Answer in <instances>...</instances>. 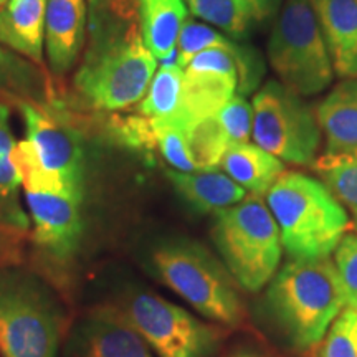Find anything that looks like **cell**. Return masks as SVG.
<instances>
[{
  "label": "cell",
  "mask_w": 357,
  "mask_h": 357,
  "mask_svg": "<svg viewBox=\"0 0 357 357\" xmlns=\"http://www.w3.org/2000/svg\"><path fill=\"white\" fill-rule=\"evenodd\" d=\"M88 47L75 86L84 101L119 111L144 98L158 60L142 38L137 0H88Z\"/></svg>",
  "instance_id": "cell-1"
},
{
  "label": "cell",
  "mask_w": 357,
  "mask_h": 357,
  "mask_svg": "<svg viewBox=\"0 0 357 357\" xmlns=\"http://www.w3.org/2000/svg\"><path fill=\"white\" fill-rule=\"evenodd\" d=\"M266 202L291 260L328 258L346 235L349 217L323 182L298 172L283 174Z\"/></svg>",
  "instance_id": "cell-2"
},
{
  "label": "cell",
  "mask_w": 357,
  "mask_h": 357,
  "mask_svg": "<svg viewBox=\"0 0 357 357\" xmlns=\"http://www.w3.org/2000/svg\"><path fill=\"white\" fill-rule=\"evenodd\" d=\"M266 298L281 329L298 349L319 344L346 306L344 289L329 257L288 261L271 281Z\"/></svg>",
  "instance_id": "cell-3"
},
{
  "label": "cell",
  "mask_w": 357,
  "mask_h": 357,
  "mask_svg": "<svg viewBox=\"0 0 357 357\" xmlns=\"http://www.w3.org/2000/svg\"><path fill=\"white\" fill-rule=\"evenodd\" d=\"M63 326V307L47 283L0 268V357H58Z\"/></svg>",
  "instance_id": "cell-4"
},
{
  "label": "cell",
  "mask_w": 357,
  "mask_h": 357,
  "mask_svg": "<svg viewBox=\"0 0 357 357\" xmlns=\"http://www.w3.org/2000/svg\"><path fill=\"white\" fill-rule=\"evenodd\" d=\"M160 281L215 323L238 326L245 307L234 276L202 245L190 240L160 243L151 255Z\"/></svg>",
  "instance_id": "cell-5"
},
{
  "label": "cell",
  "mask_w": 357,
  "mask_h": 357,
  "mask_svg": "<svg viewBox=\"0 0 357 357\" xmlns=\"http://www.w3.org/2000/svg\"><path fill=\"white\" fill-rule=\"evenodd\" d=\"M213 242L227 270L248 291H258L273 278L281 260L280 230L260 195L217 212Z\"/></svg>",
  "instance_id": "cell-6"
},
{
  "label": "cell",
  "mask_w": 357,
  "mask_h": 357,
  "mask_svg": "<svg viewBox=\"0 0 357 357\" xmlns=\"http://www.w3.org/2000/svg\"><path fill=\"white\" fill-rule=\"evenodd\" d=\"M275 73L298 96H314L333 82V63L311 0H288L268 40Z\"/></svg>",
  "instance_id": "cell-7"
},
{
  "label": "cell",
  "mask_w": 357,
  "mask_h": 357,
  "mask_svg": "<svg viewBox=\"0 0 357 357\" xmlns=\"http://www.w3.org/2000/svg\"><path fill=\"white\" fill-rule=\"evenodd\" d=\"M252 136L257 146L294 166H311L321 128L312 111L281 83L268 82L253 98Z\"/></svg>",
  "instance_id": "cell-8"
},
{
  "label": "cell",
  "mask_w": 357,
  "mask_h": 357,
  "mask_svg": "<svg viewBox=\"0 0 357 357\" xmlns=\"http://www.w3.org/2000/svg\"><path fill=\"white\" fill-rule=\"evenodd\" d=\"M116 314L159 357H212L217 351L218 333L213 326L158 294H128Z\"/></svg>",
  "instance_id": "cell-9"
},
{
  "label": "cell",
  "mask_w": 357,
  "mask_h": 357,
  "mask_svg": "<svg viewBox=\"0 0 357 357\" xmlns=\"http://www.w3.org/2000/svg\"><path fill=\"white\" fill-rule=\"evenodd\" d=\"M26 139L17 142L13 160L20 177H40L84 190V153L73 129L30 102H22Z\"/></svg>",
  "instance_id": "cell-10"
},
{
  "label": "cell",
  "mask_w": 357,
  "mask_h": 357,
  "mask_svg": "<svg viewBox=\"0 0 357 357\" xmlns=\"http://www.w3.org/2000/svg\"><path fill=\"white\" fill-rule=\"evenodd\" d=\"M33 240L53 261H70L83 238V192L24 187Z\"/></svg>",
  "instance_id": "cell-11"
},
{
  "label": "cell",
  "mask_w": 357,
  "mask_h": 357,
  "mask_svg": "<svg viewBox=\"0 0 357 357\" xmlns=\"http://www.w3.org/2000/svg\"><path fill=\"white\" fill-rule=\"evenodd\" d=\"M318 123L326 137V151L316 160V169L357 160V79L337 84L321 101Z\"/></svg>",
  "instance_id": "cell-12"
},
{
  "label": "cell",
  "mask_w": 357,
  "mask_h": 357,
  "mask_svg": "<svg viewBox=\"0 0 357 357\" xmlns=\"http://www.w3.org/2000/svg\"><path fill=\"white\" fill-rule=\"evenodd\" d=\"M86 0H47L45 52L56 75L73 68L86 38Z\"/></svg>",
  "instance_id": "cell-13"
},
{
  "label": "cell",
  "mask_w": 357,
  "mask_h": 357,
  "mask_svg": "<svg viewBox=\"0 0 357 357\" xmlns=\"http://www.w3.org/2000/svg\"><path fill=\"white\" fill-rule=\"evenodd\" d=\"M70 357H153L149 346L116 312L101 311L79 326Z\"/></svg>",
  "instance_id": "cell-14"
},
{
  "label": "cell",
  "mask_w": 357,
  "mask_h": 357,
  "mask_svg": "<svg viewBox=\"0 0 357 357\" xmlns=\"http://www.w3.org/2000/svg\"><path fill=\"white\" fill-rule=\"evenodd\" d=\"M333 68L357 78V0H311Z\"/></svg>",
  "instance_id": "cell-15"
},
{
  "label": "cell",
  "mask_w": 357,
  "mask_h": 357,
  "mask_svg": "<svg viewBox=\"0 0 357 357\" xmlns=\"http://www.w3.org/2000/svg\"><path fill=\"white\" fill-rule=\"evenodd\" d=\"M47 0H7L0 7V45L42 63Z\"/></svg>",
  "instance_id": "cell-16"
},
{
  "label": "cell",
  "mask_w": 357,
  "mask_h": 357,
  "mask_svg": "<svg viewBox=\"0 0 357 357\" xmlns=\"http://www.w3.org/2000/svg\"><path fill=\"white\" fill-rule=\"evenodd\" d=\"M167 177L178 195L202 213L225 211L247 197V190L243 187L217 169H202L194 172L167 171Z\"/></svg>",
  "instance_id": "cell-17"
},
{
  "label": "cell",
  "mask_w": 357,
  "mask_h": 357,
  "mask_svg": "<svg viewBox=\"0 0 357 357\" xmlns=\"http://www.w3.org/2000/svg\"><path fill=\"white\" fill-rule=\"evenodd\" d=\"M195 17L225 30L231 37H245L275 15L281 0H185Z\"/></svg>",
  "instance_id": "cell-18"
},
{
  "label": "cell",
  "mask_w": 357,
  "mask_h": 357,
  "mask_svg": "<svg viewBox=\"0 0 357 357\" xmlns=\"http://www.w3.org/2000/svg\"><path fill=\"white\" fill-rule=\"evenodd\" d=\"M185 3V0H137L142 38L155 60L176 58L178 35L187 20Z\"/></svg>",
  "instance_id": "cell-19"
},
{
  "label": "cell",
  "mask_w": 357,
  "mask_h": 357,
  "mask_svg": "<svg viewBox=\"0 0 357 357\" xmlns=\"http://www.w3.org/2000/svg\"><path fill=\"white\" fill-rule=\"evenodd\" d=\"M220 166L231 181L253 195H263L284 174L283 162L257 144H234L227 149Z\"/></svg>",
  "instance_id": "cell-20"
},
{
  "label": "cell",
  "mask_w": 357,
  "mask_h": 357,
  "mask_svg": "<svg viewBox=\"0 0 357 357\" xmlns=\"http://www.w3.org/2000/svg\"><path fill=\"white\" fill-rule=\"evenodd\" d=\"M15 139L8 123V109L0 105V229L24 234L30 218L20 204L22 177L13 160Z\"/></svg>",
  "instance_id": "cell-21"
},
{
  "label": "cell",
  "mask_w": 357,
  "mask_h": 357,
  "mask_svg": "<svg viewBox=\"0 0 357 357\" xmlns=\"http://www.w3.org/2000/svg\"><path fill=\"white\" fill-rule=\"evenodd\" d=\"M182 82L184 70L176 63V58L164 61L158 73H154L144 98L139 105V113L154 121H176L181 111Z\"/></svg>",
  "instance_id": "cell-22"
},
{
  "label": "cell",
  "mask_w": 357,
  "mask_h": 357,
  "mask_svg": "<svg viewBox=\"0 0 357 357\" xmlns=\"http://www.w3.org/2000/svg\"><path fill=\"white\" fill-rule=\"evenodd\" d=\"M187 139H189L190 153L197 164L199 171L202 169H217L227 149L230 147V141L223 131L217 114L211 118L200 119L190 128L185 129Z\"/></svg>",
  "instance_id": "cell-23"
},
{
  "label": "cell",
  "mask_w": 357,
  "mask_h": 357,
  "mask_svg": "<svg viewBox=\"0 0 357 357\" xmlns=\"http://www.w3.org/2000/svg\"><path fill=\"white\" fill-rule=\"evenodd\" d=\"M149 121L153 126L155 144L169 166L178 172L199 171L197 164L192 158L185 129L171 121H154V119H149Z\"/></svg>",
  "instance_id": "cell-24"
},
{
  "label": "cell",
  "mask_w": 357,
  "mask_h": 357,
  "mask_svg": "<svg viewBox=\"0 0 357 357\" xmlns=\"http://www.w3.org/2000/svg\"><path fill=\"white\" fill-rule=\"evenodd\" d=\"M234 47L235 43H231L229 38H225V35L218 33L217 30L211 29V26L187 19L181 30V35H178L176 48V63L184 70L185 65L200 52L211 50V48L230 50Z\"/></svg>",
  "instance_id": "cell-25"
},
{
  "label": "cell",
  "mask_w": 357,
  "mask_h": 357,
  "mask_svg": "<svg viewBox=\"0 0 357 357\" xmlns=\"http://www.w3.org/2000/svg\"><path fill=\"white\" fill-rule=\"evenodd\" d=\"M318 357H357V310H346L334 319Z\"/></svg>",
  "instance_id": "cell-26"
},
{
  "label": "cell",
  "mask_w": 357,
  "mask_h": 357,
  "mask_svg": "<svg viewBox=\"0 0 357 357\" xmlns=\"http://www.w3.org/2000/svg\"><path fill=\"white\" fill-rule=\"evenodd\" d=\"M218 121H220L223 131L229 137L230 146L243 144L250 141L252 136V123H253V108L243 96L235 95L227 102L223 108L217 113Z\"/></svg>",
  "instance_id": "cell-27"
},
{
  "label": "cell",
  "mask_w": 357,
  "mask_h": 357,
  "mask_svg": "<svg viewBox=\"0 0 357 357\" xmlns=\"http://www.w3.org/2000/svg\"><path fill=\"white\" fill-rule=\"evenodd\" d=\"M334 265L344 289L346 306L357 310V235L342 236L334 250Z\"/></svg>",
  "instance_id": "cell-28"
},
{
  "label": "cell",
  "mask_w": 357,
  "mask_h": 357,
  "mask_svg": "<svg viewBox=\"0 0 357 357\" xmlns=\"http://www.w3.org/2000/svg\"><path fill=\"white\" fill-rule=\"evenodd\" d=\"M318 172L328 190L354 213L357 220V160L321 169Z\"/></svg>",
  "instance_id": "cell-29"
},
{
  "label": "cell",
  "mask_w": 357,
  "mask_h": 357,
  "mask_svg": "<svg viewBox=\"0 0 357 357\" xmlns=\"http://www.w3.org/2000/svg\"><path fill=\"white\" fill-rule=\"evenodd\" d=\"M0 88L22 95L37 93L40 89L38 77L33 70L29 68L20 58L8 53L3 45H0Z\"/></svg>",
  "instance_id": "cell-30"
},
{
  "label": "cell",
  "mask_w": 357,
  "mask_h": 357,
  "mask_svg": "<svg viewBox=\"0 0 357 357\" xmlns=\"http://www.w3.org/2000/svg\"><path fill=\"white\" fill-rule=\"evenodd\" d=\"M231 357H260V356L252 354V352H238V354H234Z\"/></svg>",
  "instance_id": "cell-31"
},
{
  "label": "cell",
  "mask_w": 357,
  "mask_h": 357,
  "mask_svg": "<svg viewBox=\"0 0 357 357\" xmlns=\"http://www.w3.org/2000/svg\"><path fill=\"white\" fill-rule=\"evenodd\" d=\"M6 2H7V0H0V7H2Z\"/></svg>",
  "instance_id": "cell-32"
},
{
  "label": "cell",
  "mask_w": 357,
  "mask_h": 357,
  "mask_svg": "<svg viewBox=\"0 0 357 357\" xmlns=\"http://www.w3.org/2000/svg\"><path fill=\"white\" fill-rule=\"evenodd\" d=\"M356 222H357V220H356Z\"/></svg>",
  "instance_id": "cell-33"
}]
</instances>
